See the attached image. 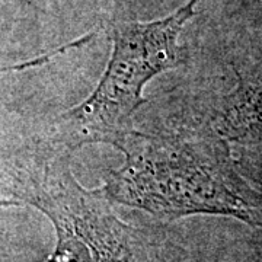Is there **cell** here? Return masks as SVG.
Here are the masks:
<instances>
[{"instance_id": "obj_5", "label": "cell", "mask_w": 262, "mask_h": 262, "mask_svg": "<svg viewBox=\"0 0 262 262\" xmlns=\"http://www.w3.org/2000/svg\"><path fill=\"white\" fill-rule=\"evenodd\" d=\"M20 203L16 200H5V198H0V208L2 207H9V206H19Z\"/></svg>"}, {"instance_id": "obj_2", "label": "cell", "mask_w": 262, "mask_h": 262, "mask_svg": "<svg viewBox=\"0 0 262 262\" xmlns=\"http://www.w3.org/2000/svg\"><path fill=\"white\" fill-rule=\"evenodd\" d=\"M73 149L54 140L22 162L13 173L15 192L53 222L54 258L60 262H173L169 239L156 229L124 225L99 189L79 185Z\"/></svg>"}, {"instance_id": "obj_1", "label": "cell", "mask_w": 262, "mask_h": 262, "mask_svg": "<svg viewBox=\"0 0 262 262\" xmlns=\"http://www.w3.org/2000/svg\"><path fill=\"white\" fill-rule=\"evenodd\" d=\"M108 144L125 156L99 188L110 203L169 222L214 214L262 229V192L239 173L227 141L215 130L201 127L155 136L128 130Z\"/></svg>"}, {"instance_id": "obj_4", "label": "cell", "mask_w": 262, "mask_h": 262, "mask_svg": "<svg viewBox=\"0 0 262 262\" xmlns=\"http://www.w3.org/2000/svg\"><path fill=\"white\" fill-rule=\"evenodd\" d=\"M237 165L244 169L245 175L249 177L253 182L262 184V155H253L246 156L242 162H237Z\"/></svg>"}, {"instance_id": "obj_3", "label": "cell", "mask_w": 262, "mask_h": 262, "mask_svg": "<svg viewBox=\"0 0 262 262\" xmlns=\"http://www.w3.org/2000/svg\"><path fill=\"white\" fill-rule=\"evenodd\" d=\"M200 0H189L168 18L153 22H118L113 28L114 51L95 92L63 114L60 137L70 149L88 143H108L131 130V117L144 103L143 88L151 77L185 63L179 32L194 16Z\"/></svg>"}]
</instances>
